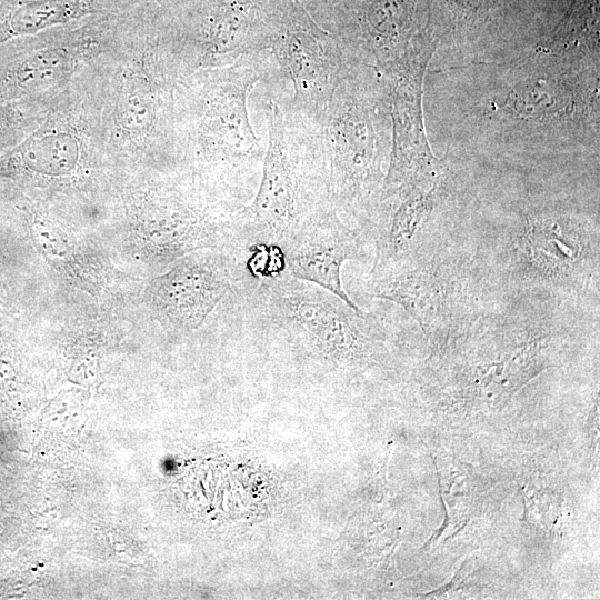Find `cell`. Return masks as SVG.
I'll return each instance as SVG.
<instances>
[{"label":"cell","instance_id":"obj_1","mask_svg":"<svg viewBox=\"0 0 600 600\" xmlns=\"http://www.w3.org/2000/svg\"><path fill=\"white\" fill-rule=\"evenodd\" d=\"M389 89L373 67L352 60L327 106L286 112L324 183L330 204L359 223L379 193L389 146Z\"/></svg>","mask_w":600,"mask_h":600},{"label":"cell","instance_id":"obj_2","mask_svg":"<svg viewBox=\"0 0 600 600\" xmlns=\"http://www.w3.org/2000/svg\"><path fill=\"white\" fill-rule=\"evenodd\" d=\"M278 68L272 51L266 49L220 66L200 82L203 116L197 140L206 158L221 170L226 189L246 203L258 186L264 156L250 122L248 98Z\"/></svg>","mask_w":600,"mask_h":600},{"label":"cell","instance_id":"obj_3","mask_svg":"<svg viewBox=\"0 0 600 600\" xmlns=\"http://www.w3.org/2000/svg\"><path fill=\"white\" fill-rule=\"evenodd\" d=\"M268 142L256 194L244 216L258 240L278 242L304 214L330 204L324 183L280 106H267Z\"/></svg>","mask_w":600,"mask_h":600},{"label":"cell","instance_id":"obj_4","mask_svg":"<svg viewBox=\"0 0 600 600\" xmlns=\"http://www.w3.org/2000/svg\"><path fill=\"white\" fill-rule=\"evenodd\" d=\"M293 86L288 112L311 116L332 97L352 59L339 40L296 0L270 48Z\"/></svg>","mask_w":600,"mask_h":600},{"label":"cell","instance_id":"obj_5","mask_svg":"<svg viewBox=\"0 0 600 600\" xmlns=\"http://www.w3.org/2000/svg\"><path fill=\"white\" fill-rule=\"evenodd\" d=\"M296 0H178L182 27L220 66L270 49Z\"/></svg>","mask_w":600,"mask_h":600},{"label":"cell","instance_id":"obj_6","mask_svg":"<svg viewBox=\"0 0 600 600\" xmlns=\"http://www.w3.org/2000/svg\"><path fill=\"white\" fill-rule=\"evenodd\" d=\"M277 243L284 252L288 274L361 310L343 289L341 269L346 261L363 256L362 233L347 223L331 204L319 206L304 214Z\"/></svg>","mask_w":600,"mask_h":600},{"label":"cell","instance_id":"obj_7","mask_svg":"<svg viewBox=\"0 0 600 600\" xmlns=\"http://www.w3.org/2000/svg\"><path fill=\"white\" fill-rule=\"evenodd\" d=\"M367 292L403 308L428 337L458 329L461 284L453 268L444 261L432 260L371 278Z\"/></svg>","mask_w":600,"mask_h":600},{"label":"cell","instance_id":"obj_8","mask_svg":"<svg viewBox=\"0 0 600 600\" xmlns=\"http://www.w3.org/2000/svg\"><path fill=\"white\" fill-rule=\"evenodd\" d=\"M244 277L242 259L229 252L189 260L159 288V306L179 329H193Z\"/></svg>","mask_w":600,"mask_h":600},{"label":"cell","instance_id":"obj_9","mask_svg":"<svg viewBox=\"0 0 600 600\" xmlns=\"http://www.w3.org/2000/svg\"><path fill=\"white\" fill-rule=\"evenodd\" d=\"M520 252L529 269L539 277L567 276L586 259L589 242L568 221L537 220L520 239Z\"/></svg>","mask_w":600,"mask_h":600},{"label":"cell","instance_id":"obj_10","mask_svg":"<svg viewBox=\"0 0 600 600\" xmlns=\"http://www.w3.org/2000/svg\"><path fill=\"white\" fill-rule=\"evenodd\" d=\"M114 0H0V42L106 11Z\"/></svg>","mask_w":600,"mask_h":600},{"label":"cell","instance_id":"obj_11","mask_svg":"<svg viewBox=\"0 0 600 600\" xmlns=\"http://www.w3.org/2000/svg\"><path fill=\"white\" fill-rule=\"evenodd\" d=\"M19 153L29 169L47 176H63L76 167L79 149L71 134L56 132L32 138Z\"/></svg>","mask_w":600,"mask_h":600},{"label":"cell","instance_id":"obj_12","mask_svg":"<svg viewBox=\"0 0 600 600\" xmlns=\"http://www.w3.org/2000/svg\"><path fill=\"white\" fill-rule=\"evenodd\" d=\"M64 64L66 57L58 50L34 52L10 64L0 77V83L19 90L38 89L52 81Z\"/></svg>","mask_w":600,"mask_h":600},{"label":"cell","instance_id":"obj_13","mask_svg":"<svg viewBox=\"0 0 600 600\" xmlns=\"http://www.w3.org/2000/svg\"><path fill=\"white\" fill-rule=\"evenodd\" d=\"M308 12L316 19L329 0H299Z\"/></svg>","mask_w":600,"mask_h":600},{"label":"cell","instance_id":"obj_14","mask_svg":"<svg viewBox=\"0 0 600 600\" xmlns=\"http://www.w3.org/2000/svg\"><path fill=\"white\" fill-rule=\"evenodd\" d=\"M12 120L13 113L7 108H0V137L10 128Z\"/></svg>","mask_w":600,"mask_h":600}]
</instances>
